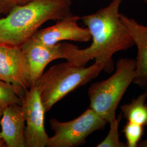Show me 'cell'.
Listing matches in <instances>:
<instances>
[{"label":"cell","instance_id":"cell-6","mask_svg":"<svg viewBox=\"0 0 147 147\" xmlns=\"http://www.w3.org/2000/svg\"><path fill=\"white\" fill-rule=\"evenodd\" d=\"M20 47L21 73L27 89L35 86L49 63L65 57L62 43L49 46L31 38Z\"/></svg>","mask_w":147,"mask_h":147},{"label":"cell","instance_id":"cell-11","mask_svg":"<svg viewBox=\"0 0 147 147\" xmlns=\"http://www.w3.org/2000/svg\"><path fill=\"white\" fill-rule=\"evenodd\" d=\"M21 47L0 44V80L27 89L21 73Z\"/></svg>","mask_w":147,"mask_h":147},{"label":"cell","instance_id":"cell-9","mask_svg":"<svg viewBox=\"0 0 147 147\" xmlns=\"http://www.w3.org/2000/svg\"><path fill=\"white\" fill-rule=\"evenodd\" d=\"M121 20L128 29L137 49L135 76L132 84L147 91V26L120 14Z\"/></svg>","mask_w":147,"mask_h":147},{"label":"cell","instance_id":"cell-18","mask_svg":"<svg viewBox=\"0 0 147 147\" xmlns=\"http://www.w3.org/2000/svg\"><path fill=\"white\" fill-rule=\"evenodd\" d=\"M138 147H147V139L143 140V141H141L139 142L138 144Z\"/></svg>","mask_w":147,"mask_h":147},{"label":"cell","instance_id":"cell-14","mask_svg":"<svg viewBox=\"0 0 147 147\" xmlns=\"http://www.w3.org/2000/svg\"><path fill=\"white\" fill-rule=\"evenodd\" d=\"M122 116L120 114L118 117L111 121L110 130L105 139L99 143L97 147H125L126 145L123 142H121L119 138L118 129Z\"/></svg>","mask_w":147,"mask_h":147},{"label":"cell","instance_id":"cell-5","mask_svg":"<svg viewBox=\"0 0 147 147\" xmlns=\"http://www.w3.org/2000/svg\"><path fill=\"white\" fill-rule=\"evenodd\" d=\"M107 122L91 109L72 121L61 122L55 118L50 120L54 132L49 137L47 147H76L82 146L87 137L94 132L104 129Z\"/></svg>","mask_w":147,"mask_h":147},{"label":"cell","instance_id":"cell-17","mask_svg":"<svg viewBox=\"0 0 147 147\" xmlns=\"http://www.w3.org/2000/svg\"><path fill=\"white\" fill-rule=\"evenodd\" d=\"M3 109L4 108L3 107H2L0 105V121H1V117L2 116V114H3ZM5 143L3 141L2 137V135H1V132L0 131V147H5Z\"/></svg>","mask_w":147,"mask_h":147},{"label":"cell","instance_id":"cell-19","mask_svg":"<svg viewBox=\"0 0 147 147\" xmlns=\"http://www.w3.org/2000/svg\"><path fill=\"white\" fill-rule=\"evenodd\" d=\"M143 2H144V3H147V0H142Z\"/></svg>","mask_w":147,"mask_h":147},{"label":"cell","instance_id":"cell-1","mask_svg":"<svg viewBox=\"0 0 147 147\" xmlns=\"http://www.w3.org/2000/svg\"><path fill=\"white\" fill-rule=\"evenodd\" d=\"M123 0H111L110 3L94 13L82 16L81 20L88 28L92 42L88 47L80 49L62 42L65 59L75 65L84 67L89 61L104 63L105 71H113V56L125 51L135 44L127 28L121 20L119 8Z\"/></svg>","mask_w":147,"mask_h":147},{"label":"cell","instance_id":"cell-4","mask_svg":"<svg viewBox=\"0 0 147 147\" xmlns=\"http://www.w3.org/2000/svg\"><path fill=\"white\" fill-rule=\"evenodd\" d=\"M116 68L115 72L109 78L90 85L88 92L89 108L109 124L116 118L119 104L132 83L136 68L135 59L119 58Z\"/></svg>","mask_w":147,"mask_h":147},{"label":"cell","instance_id":"cell-12","mask_svg":"<svg viewBox=\"0 0 147 147\" xmlns=\"http://www.w3.org/2000/svg\"><path fill=\"white\" fill-rule=\"evenodd\" d=\"M147 91H144L137 98L134 99L129 104L121 106V116L130 121L147 126Z\"/></svg>","mask_w":147,"mask_h":147},{"label":"cell","instance_id":"cell-2","mask_svg":"<svg viewBox=\"0 0 147 147\" xmlns=\"http://www.w3.org/2000/svg\"><path fill=\"white\" fill-rule=\"evenodd\" d=\"M72 0H32L0 18V44L21 46L44 23L70 15Z\"/></svg>","mask_w":147,"mask_h":147},{"label":"cell","instance_id":"cell-3","mask_svg":"<svg viewBox=\"0 0 147 147\" xmlns=\"http://www.w3.org/2000/svg\"><path fill=\"white\" fill-rule=\"evenodd\" d=\"M106 70L104 63L95 61L88 67H80L67 61L49 69L35 85L40 95L45 112L65 96L86 84Z\"/></svg>","mask_w":147,"mask_h":147},{"label":"cell","instance_id":"cell-8","mask_svg":"<svg viewBox=\"0 0 147 147\" xmlns=\"http://www.w3.org/2000/svg\"><path fill=\"white\" fill-rule=\"evenodd\" d=\"M81 17L73 14L57 21L56 24L38 30L31 39L45 45H54L63 40L87 42L92 36L87 27L78 25Z\"/></svg>","mask_w":147,"mask_h":147},{"label":"cell","instance_id":"cell-16","mask_svg":"<svg viewBox=\"0 0 147 147\" xmlns=\"http://www.w3.org/2000/svg\"><path fill=\"white\" fill-rule=\"evenodd\" d=\"M32 0H0V16H6L16 6L25 5Z\"/></svg>","mask_w":147,"mask_h":147},{"label":"cell","instance_id":"cell-7","mask_svg":"<svg viewBox=\"0 0 147 147\" xmlns=\"http://www.w3.org/2000/svg\"><path fill=\"white\" fill-rule=\"evenodd\" d=\"M21 101V110L26 123L24 132L25 147H47L50 137L44 124L46 112L37 87L27 89Z\"/></svg>","mask_w":147,"mask_h":147},{"label":"cell","instance_id":"cell-15","mask_svg":"<svg viewBox=\"0 0 147 147\" xmlns=\"http://www.w3.org/2000/svg\"><path fill=\"white\" fill-rule=\"evenodd\" d=\"M123 132L126 140V147H137L144 134V126L127 121L124 126Z\"/></svg>","mask_w":147,"mask_h":147},{"label":"cell","instance_id":"cell-13","mask_svg":"<svg viewBox=\"0 0 147 147\" xmlns=\"http://www.w3.org/2000/svg\"><path fill=\"white\" fill-rule=\"evenodd\" d=\"M27 90L0 80V105L4 109L14 103L21 105V98Z\"/></svg>","mask_w":147,"mask_h":147},{"label":"cell","instance_id":"cell-10","mask_svg":"<svg viewBox=\"0 0 147 147\" xmlns=\"http://www.w3.org/2000/svg\"><path fill=\"white\" fill-rule=\"evenodd\" d=\"M25 120L21 105L12 104L3 109L0 121L1 135L7 147H25Z\"/></svg>","mask_w":147,"mask_h":147}]
</instances>
